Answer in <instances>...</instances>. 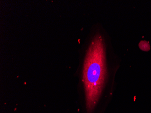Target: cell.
Here are the masks:
<instances>
[{
	"label": "cell",
	"mask_w": 151,
	"mask_h": 113,
	"mask_svg": "<svg viewBox=\"0 0 151 113\" xmlns=\"http://www.w3.org/2000/svg\"><path fill=\"white\" fill-rule=\"evenodd\" d=\"M106 76L105 44L101 35L97 34L87 49L83 69L82 81L88 113L93 111L98 103Z\"/></svg>",
	"instance_id": "1"
},
{
	"label": "cell",
	"mask_w": 151,
	"mask_h": 113,
	"mask_svg": "<svg viewBox=\"0 0 151 113\" xmlns=\"http://www.w3.org/2000/svg\"><path fill=\"white\" fill-rule=\"evenodd\" d=\"M139 46L140 48L142 50L147 51L150 49V46H149V44L146 41H142L140 42Z\"/></svg>",
	"instance_id": "2"
}]
</instances>
